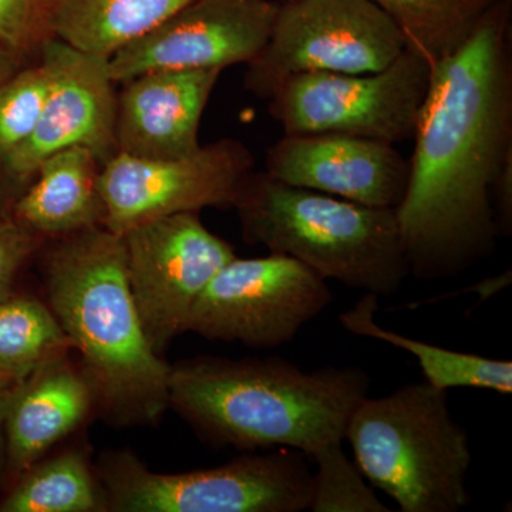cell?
<instances>
[{"instance_id":"cell-1","label":"cell","mask_w":512,"mask_h":512,"mask_svg":"<svg viewBox=\"0 0 512 512\" xmlns=\"http://www.w3.org/2000/svg\"><path fill=\"white\" fill-rule=\"evenodd\" d=\"M511 0H500L456 52L431 66L396 208L410 275L453 278L493 256L491 191L512 158Z\"/></svg>"},{"instance_id":"cell-2","label":"cell","mask_w":512,"mask_h":512,"mask_svg":"<svg viewBox=\"0 0 512 512\" xmlns=\"http://www.w3.org/2000/svg\"><path fill=\"white\" fill-rule=\"evenodd\" d=\"M370 384L359 367L305 372L282 357H197L171 367L170 406L218 446L291 448L312 457L345 440Z\"/></svg>"},{"instance_id":"cell-3","label":"cell","mask_w":512,"mask_h":512,"mask_svg":"<svg viewBox=\"0 0 512 512\" xmlns=\"http://www.w3.org/2000/svg\"><path fill=\"white\" fill-rule=\"evenodd\" d=\"M43 281L104 412L128 426L160 419L170 406L171 366L144 333L121 235L99 225L57 238Z\"/></svg>"},{"instance_id":"cell-4","label":"cell","mask_w":512,"mask_h":512,"mask_svg":"<svg viewBox=\"0 0 512 512\" xmlns=\"http://www.w3.org/2000/svg\"><path fill=\"white\" fill-rule=\"evenodd\" d=\"M251 245L350 288L392 296L410 275L396 210L292 187L252 171L234 204Z\"/></svg>"},{"instance_id":"cell-5","label":"cell","mask_w":512,"mask_h":512,"mask_svg":"<svg viewBox=\"0 0 512 512\" xmlns=\"http://www.w3.org/2000/svg\"><path fill=\"white\" fill-rule=\"evenodd\" d=\"M355 464L402 512H458L467 490L470 444L454 420L448 390L404 384L383 397H363L346 426Z\"/></svg>"},{"instance_id":"cell-6","label":"cell","mask_w":512,"mask_h":512,"mask_svg":"<svg viewBox=\"0 0 512 512\" xmlns=\"http://www.w3.org/2000/svg\"><path fill=\"white\" fill-rule=\"evenodd\" d=\"M99 476L107 510L117 512H303L313 490L305 454L291 448L174 474L116 451L100 461Z\"/></svg>"},{"instance_id":"cell-7","label":"cell","mask_w":512,"mask_h":512,"mask_svg":"<svg viewBox=\"0 0 512 512\" xmlns=\"http://www.w3.org/2000/svg\"><path fill=\"white\" fill-rule=\"evenodd\" d=\"M431 64L406 49L372 73H303L268 99L285 134H345L396 144L413 140Z\"/></svg>"},{"instance_id":"cell-8","label":"cell","mask_w":512,"mask_h":512,"mask_svg":"<svg viewBox=\"0 0 512 512\" xmlns=\"http://www.w3.org/2000/svg\"><path fill=\"white\" fill-rule=\"evenodd\" d=\"M406 49L372 0H289L279 3L268 43L247 64L245 89L268 100L296 74L379 72Z\"/></svg>"},{"instance_id":"cell-9","label":"cell","mask_w":512,"mask_h":512,"mask_svg":"<svg viewBox=\"0 0 512 512\" xmlns=\"http://www.w3.org/2000/svg\"><path fill=\"white\" fill-rule=\"evenodd\" d=\"M332 301L326 279L291 256H235L201 293L188 332L252 349L281 348Z\"/></svg>"},{"instance_id":"cell-10","label":"cell","mask_w":512,"mask_h":512,"mask_svg":"<svg viewBox=\"0 0 512 512\" xmlns=\"http://www.w3.org/2000/svg\"><path fill=\"white\" fill-rule=\"evenodd\" d=\"M128 282L151 348L157 355L188 332L195 303L214 276L237 256L229 242L181 212L127 229Z\"/></svg>"},{"instance_id":"cell-11","label":"cell","mask_w":512,"mask_h":512,"mask_svg":"<svg viewBox=\"0 0 512 512\" xmlns=\"http://www.w3.org/2000/svg\"><path fill=\"white\" fill-rule=\"evenodd\" d=\"M254 165L251 151L231 138L167 160L116 153L101 167L103 227L121 235L167 215L234 208Z\"/></svg>"},{"instance_id":"cell-12","label":"cell","mask_w":512,"mask_h":512,"mask_svg":"<svg viewBox=\"0 0 512 512\" xmlns=\"http://www.w3.org/2000/svg\"><path fill=\"white\" fill-rule=\"evenodd\" d=\"M39 57L49 77L42 116L29 140L0 165L15 187H28L42 161L64 148H89L101 165L117 153L116 82L109 59L57 37L47 40Z\"/></svg>"},{"instance_id":"cell-13","label":"cell","mask_w":512,"mask_h":512,"mask_svg":"<svg viewBox=\"0 0 512 512\" xmlns=\"http://www.w3.org/2000/svg\"><path fill=\"white\" fill-rule=\"evenodd\" d=\"M279 3L274 0H191L157 28L110 57L116 84L156 70H221L262 52Z\"/></svg>"},{"instance_id":"cell-14","label":"cell","mask_w":512,"mask_h":512,"mask_svg":"<svg viewBox=\"0 0 512 512\" xmlns=\"http://www.w3.org/2000/svg\"><path fill=\"white\" fill-rule=\"evenodd\" d=\"M265 174L292 187L396 210L409 160L393 144L345 134H285L266 153Z\"/></svg>"},{"instance_id":"cell-15","label":"cell","mask_w":512,"mask_h":512,"mask_svg":"<svg viewBox=\"0 0 512 512\" xmlns=\"http://www.w3.org/2000/svg\"><path fill=\"white\" fill-rule=\"evenodd\" d=\"M221 73L156 70L124 82L117 96V153L167 160L197 150L202 114Z\"/></svg>"},{"instance_id":"cell-16","label":"cell","mask_w":512,"mask_h":512,"mask_svg":"<svg viewBox=\"0 0 512 512\" xmlns=\"http://www.w3.org/2000/svg\"><path fill=\"white\" fill-rule=\"evenodd\" d=\"M96 393L69 352L49 360L13 390L5 420V457L22 476L89 416Z\"/></svg>"},{"instance_id":"cell-17","label":"cell","mask_w":512,"mask_h":512,"mask_svg":"<svg viewBox=\"0 0 512 512\" xmlns=\"http://www.w3.org/2000/svg\"><path fill=\"white\" fill-rule=\"evenodd\" d=\"M100 161L89 148L57 151L13 202L12 217L37 237L63 238L104 222Z\"/></svg>"},{"instance_id":"cell-18","label":"cell","mask_w":512,"mask_h":512,"mask_svg":"<svg viewBox=\"0 0 512 512\" xmlns=\"http://www.w3.org/2000/svg\"><path fill=\"white\" fill-rule=\"evenodd\" d=\"M191 0H56L53 36L110 59Z\"/></svg>"},{"instance_id":"cell-19","label":"cell","mask_w":512,"mask_h":512,"mask_svg":"<svg viewBox=\"0 0 512 512\" xmlns=\"http://www.w3.org/2000/svg\"><path fill=\"white\" fill-rule=\"evenodd\" d=\"M379 296L366 292L355 308L339 316L343 328L353 335L382 340L417 357L424 380L439 389L474 387L493 390L500 394L512 393L511 360L491 359L474 353L456 352L421 340L407 338L400 333L377 325L375 313Z\"/></svg>"},{"instance_id":"cell-20","label":"cell","mask_w":512,"mask_h":512,"mask_svg":"<svg viewBox=\"0 0 512 512\" xmlns=\"http://www.w3.org/2000/svg\"><path fill=\"white\" fill-rule=\"evenodd\" d=\"M406 47L433 66L456 52L500 0H372Z\"/></svg>"},{"instance_id":"cell-21","label":"cell","mask_w":512,"mask_h":512,"mask_svg":"<svg viewBox=\"0 0 512 512\" xmlns=\"http://www.w3.org/2000/svg\"><path fill=\"white\" fill-rule=\"evenodd\" d=\"M70 349V340L47 303L15 293L0 301V382L18 386Z\"/></svg>"},{"instance_id":"cell-22","label":"cell","mask_w":512,"mask_h":512,"mask_svg":"<svg viewBox=\"0 0 512 512\" xmlns=\"http://www.w3.org/2000/svg\"><path fill=\"white\" fill-rule=\"evenodd\" d=\"M0 503L2 512H96L107 510L103 488L82 451H66L33 464Z\"/></svg>"},{"instance_id":"cell-23","label":"cell","mask_w":512,"mask_h":512,"mask_svg":"<svg viewBox=\"0 0 512 512\" xmlns=\"http://www.w3.org/2000/svg\"><path fill=\"white\" fill-rule=\"evenodd\" d=\"M318 471L313 474L312 512H390L355 463L349 460L342 443H333L311 457Z\"/></svg>"},{"instance_id":"cell-24","label":"cell","mask_w":512,"mask_h":512,"mask_svg":"<svg viewBox=\"0 0 512 512\" xmlns=\"http://www.w3.org/2000/svg\"><path fill=\"white\" fill-rule=\"evenodd\" d=\"M49 90L45 66L18 70L0 86V165L32 136Z\"/></svg>"},{"instance_id":"cell-25","label":"cell","mask_w":512,"mask_h":512,"mask_svg":"<svg viewBox=\"0 0 512 512\" xmlns=\"http://www.w3.org/2000/svg\"><path fill=\"white\" fill-rule=\"evenodd\" d=\"M56 0H0V46L22 60L52 39Z\"/></svg>"},{"instance_id":"cell-26","label":"cell","mask_w":512,"mask_h":512,"mask_svg":"<svg viewBox=\"0 0 512 512\" xmlns=\"http://www.w3.org/2000/svg\"><path fill=\"white\" fill-rule=\"evenodd\" d=\"M42 241L43 238L23 227L12 215L0 218V301L12 295L20 269Z\"/></svg>"},{"instance_id":"cell-27","label":"cell","mask_w":512,"mask_h":512,"mask_svg":"<svg viewBox=\"0 0 512 512\" xmlns=\"http://www.w3.org/2000/svg\"><path fill=\"white\" fill-rule=\"evenodd\" d=\"M16 386L5 382H0V464H2L3 456H5V420L10 397Z\"/></svg>"},{"instance_id":"cell-28","label":"cell","mask_w":512,"mask_h":512,"mask_svg":"<svg viewBox=\"0 0 512 512\" xmlns=\"http://www.w3.org/2000/svg\"><path fill=\"white\" fill-rule=\"evenodd\" d=\"M19 66L20 59L5 47L0 46V86L18 72Z\"/></svg>"},{"instance_id":"cell-29","label":"cell","mask_w":512,"mask_h":512,"mask_svg":"<svg viewBox=\"0 0 512 512\" xmlns=\"http://www.w3.org/2000/svg\"><path fill=\"white\" fill-rule=\"evenodd\" d=\"M15 187L5 175L0 171V218L8 217V207H9V187Z\"/></svg>"},{"instance_id":"cell-30","label":"cell","mask_w":512,"mask_h":512,"mask_svg":"<svg viewBox=\"0 0 512 512\" xmlns=\"http://www.w3.org/2000/svg\"><path fill=\"white\" fill-rule=\"evenodd\" d=\"M274 2L282 3V2H289V0H274Z\"/></svg>"}]
</instances>
